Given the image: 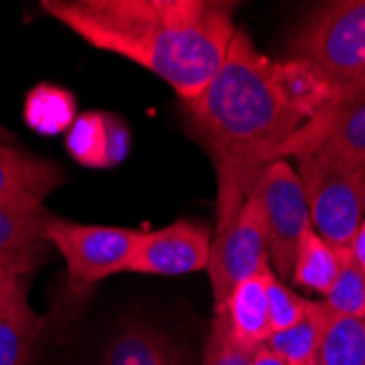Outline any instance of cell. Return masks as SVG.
Listing matches in <instances>:
<instances>
[{"label": "cell", "instance_id": "7a4b0ae2", "mask_svg": "<svg viewBox=\"0 0 365 365\" xmlns=\"http://www.w3.org/2000/svg\"><path fill=\"white\" fill-rule=\"evenodd\" d=\"M40 7L92 48L160 77L184 103L215 79L237 33L235 5L217 0H42Z\"/></svg>", "mask_w": 365, "mask_h": 365}, {"label": "cell", "instance_id": "cb8c5ba5", "mask_svg": "<svg viewBox=\"0 0 365 365\" xmlns=\"http://www.w3.org/2000/svg\"><path fill=\"white\" fill-rule=\"evenodd\" d=\"M250 365H287L272 348L267 346H260L254 350L252 359H250Z\"/></svg>", "mask_w": 365, "mask_h": 365}, {"label": "cell", "instance_id": "8992f818", "mask_svg": "<svg viewBox=\"0 0 365 365\" xmlns=\"http://www.w3.org/2000/svg\"><path fill=\"white\" fill-rule=\"evenodd\" d=\"M269 267L267 219L260 204L258 186L250 192L230 223L212 232L208 276L212 284L215 311L225 302L239 282Z\"/></svg>", "mask_w": 365, "mask_h": 365}, {"label": "cell", "instance_id": "277c9868", "mask_svg": "<svg viewBox=\"0 0 365 365\" xmlns=\"http://www.w3.org/2000/svg\"><path fill=\"white\" fill-rule=\"evenodd\" d=\"M311 225L330 245L348 247L363 221L361 167L326 153L297 155Z\"/></svg>", "mask_w": 365, "mask_h": 365}, {"label": "cell", "instance_id": "ba28073f", "mask_svg": "<svg viewBox=\"0 0 365 365\" xmlns=\"http://www.w3.org/2000/svg\"><path fill=\"white\" fill-rule=\"evenodd\" d=\"M326 153L354 167L365 164V86L339 92L280 151L289 155Z\"/></svg>", "mask_w": 365, "mask_h": 365}, {"label": "cell", "instance_id": "4316f807", "mask_svg": "<svg viewBox=\"0 0 365 365\" xmlns=\"http://www.w3.org/2000/svg\"><path fill=\"white\" fill-rule=\"evenodd\" d=\"M5 140H14V134L9 129H5L3 125H0V143H5Z\"/></svg>", "mask_w": 365, "mask_h": 365}, {"label": "cell", "instance_id": "44dd1931", "mask_svg": "<svg viewBox=\"0 0 365 365\" xmlns=\"http://www.w3.org/2000/svg\"><path fill=\"white\" fill-rule=\"evenodd\" d=\"M267 304H269L272 333L295 326L307 315L311 307L309 300H304V297H300L295 291H291L274 272L267 280Z\"/></svg>", "mask_w": 365, "mask_h": 365}, {"label": "cell", "instance_id": "6da1fadb", "mask_svg": "<svg viewBox=\"0 0 365 365\" xmlns=\"http://www.w3.org/2000/svg\"><path fill=\"white\" fill-rule=\"evenodd\" d=\"M339 90L300 59H272L237 29L215 79L184 103L217 171V227L235 219L264 167Z\"/></svg>", "mask_w": 365, "mask_h": 365}, {"label": "cell", "instance_id": "3957f363", "mask_svg": "<svg viewBox=\"0 0 365 365\" xmlns=\"http://www.w3.org/2000/svg\"><path fill=\"white\" fill-rule=\"evenodd\" d=\"M291 53L339 92L365 86V0L319 5L302 22Z\"/></svg>", "mask_w": 365, "mask_h": 365}, {"label": "cell", "instance_id": "52a82bcc", "mask_svg": "<svg viewBox=\"0 0 365 365\" xmlns=\"http://www.w3.org/2000/svg\"><path fill=\"white\" fill-rule=\"evenodd\" d=\"M258 195L264 219H267L269 258L276 269L274 274H280V278H291L297 241L311 225L302 182L287 160H276L264 167L258 180Z\"/></svg>", "mask_w": 365, "mask_h": 365}, {"label": "cell", "instance_id": "4fadbf2b", "mask_svg": "<svg viewBox=\"0 0 365 365\" xmlns=\"http://www.w3.org/2000/svg\"><path fill=\"white\" fill-rule=\"evenodd\" d=\"M272 267L239 282L230 291L225 302L215 317L223 322L232 339H237L245 348H260L267 344L272 335L269 324V304H267V280L272 276Z\"/></svg>", "mask_w": 365, "mask_h": 365}, {"label": "cell", "instance_id": "ac0fdd59", "mask_svg": "<svg viewBox=\"0 0 365 365\" xmlns=\"http://www.w3.org/2000/svg\"><path fill=\"white\" fill-rule=\"evenodd\" d=\"M77 120V101L73 92L53 83H40L24 98V123L42 136L68 131Z\"/></svg>", "mask_w": 365, "mask_h": 365}, {"label": "cell", "instance_id": "d6986e66", "mask_svg": "<svg viewBox=\"0 0 365 365\" xmlns=\"http://www.w3.org/2000/svg\"><path fill=\"white\" fill-rule=\"evenodd\" d=\"M324 317L326 307L322 302H311L307 315L300 322L272 333L264 346L272 348L287 365H315Z\"/></svg>", "mask_w": 365, "mask_h": 365}, {"label": "cell", "instance_id": "5bb4252c", "mask_svg": "<svg viewBox=\"0 0 365 365\" xmlns=\"http://www.w3.org/2000/svg\"><path fill=\"white\" fill-rule=\"evenodd\" d=\"M48 217L44 206H0V254L11 258L26 274L38 267Z\"/></svg>", "mask_w": 365, "mask_h": 365}, {"label": "cell", "instance_id": "9c48e42d", "mask_svg": "<svg viewBox=\"0 0 365 365\" xmlns=\"http://www.w3.org/2000/svg\"><path fill=\"white\" fill-rule=\"evenodd\" d=\"M210 247L212 232L206 225L180 219L167 227L143 232L129 272L151 276H184L208 272Z\"/></svg>", "mask_w": 365, "mask_h": 365}, {"label": "cell", "instance_id": "2e32d148", "mask_svg": "<svg viewBox=\"0 0 365 365\" xmlns=\"http://www.w3.org/2000/svg\"><path fill=\"white\" fill-rule=\"evenodd\" d=\"M339 247L330 245L326 239H322L315 227L309 225L295 247V260L291 269V280L304 289L324 293L333 287L337 274H339Z\"/></svg>", "mask_w": 365, "mask_h": 365}, {"label": "cell", "instance_id": "7c38bea8", "mask_svg": "<svg viewBox=\"0 0 365 365\" xmlns=\"http://www.w3.org/2000/svg\"><path fill=\"white\" fill-rule=\"evenodd\" d=\"M66 151L81 167H116L127 158L129 131L125 123L112 114L86 112L77 116L66 134Z\"/></svg>", "mask_w": 365, "mask_h": 365}, {"label": "cell", "instance_id": "e0dca14e", "mask_svg": "<svg viewBox=\"0 0 365 365\" xmlns=\"http://www.w3.org/2000/svg\"><path fill=\"white\" fill-rule=\"evenodd\" d=\"M315 365H365V317L326 309Z\"/></svg>", "mask_w": 365, "mask_h": 365}, {"label": "cell", "instance_id": "d4e9b609", "mask_svg": "<svg viewBox=\"0 0 365 365\" xmlns=\"http://www.w3.org/2000/svg\"><path fill=\"white\" fill-rule=\"evenodd\" d=\"M11 274H24V276H26V272H24L22 267H18V264H16L11 258H7V256L0 254V291H3L5 280H7Z\"/></svg>", "mask_w": 365, "mask_h": 365}, {"label": "cell", "instance_id": "ffe728a7", "mask_svg": "<svg viewBox=\"0 0 365 365\" xmlns=\"http://www.w3.org/2000/svg\"><path fill=\"white\" fill-rule=\"evenodd\" d=\"M339 274L324 295V307L330 313L365 317V272L350 254V247H339Z\"/></svg>", "mask_w": 365, "mask_h": 365}, {"label": "cell", "instance_id": "9a60e30c", "mask_svg": "<svg viewBox=\"0 0 365 365\" xmlns=\"http://www.w3.org/2000/svg\"><path fill=\"white\" fill-rule=\"evenodd\" d=\"M101 365H182V354L155 326L131 322L110 341Z\"/></svg>", "mask_w": 365, "mask_h": 365}, {"label": "cell", "instance_id": "603a6c76", "mask_svg": "<svg viewBox=\"0 0 365 365\" xmlns=\"http://www.w3.org/2000/svg\"><path fill=\"white\" fill-rule=\"evenodd\" d=\"M348 247H350V254L354 256V260L359 262V267L365 272V219L361 221L356 235H354V239L350 241Z\"/></svg>", "mask_w": 365, "mask_h": 365}, {"label": "cell", "instance_id": "7402d4cb", "mask_svg": "<svg viewBox=\"0 0 365 365\" xmlns=\"http://www.w3.org/2000/svg\"><path fill=\"white\" fill-rule=\"evenodd\" d=\"M252 354V348H245L237 339H232L223 322L219 317H212L202 365H250Z\"/></svg>", "mask_w": 365, "mask_h": 365}, {"label": "cell", "instance_id": "30bf717a", "mask_svg": "<svg viewBox=\"0 0 365 365\" xmlns=\"http://www.w3.org/2000/svg\"><path fill=\"white\" fill-rule=\"evenodd\" d=\"M46 324L29 302L26 276L11 274L0 291V365H29Z\"/></svg>", "mask_w": 365, "mask_h": 365}, {"label": "cell", "instance_id": "8fae6325", "mask_svg": "<svg viewBox=\"0 0 365 365\" xmlns=\"http://www.w3.org/2000/svg\"><path fill=\"white\" fill-rule=\"evenodd\" d=\"M66 184L59 164L0 143V206H44V199Z\"/></svg>", "mask_w": 365, "mask_h": 365}, {"label": "cell", "instance_id": "5b68a950", "mask_svg": "<svg viewBox=\"0 0 365 365\" xmlns=\"http://www.w3.org/2000/svg\"><path fill=\"white\" fill-rule=\"evenodd\" d=\"M44 239L66 262L75 289H90L114 274L129 272L143 232L116 225L77 223L48 217Z\"/></svg>", "mask_w": 365, "mask_h": 365}, {"label": "cell", "instance_id": "484cf974", "mask_svg": "<svg viewBox=\"0 0 365 365\" xmlns=\"http://www.w3.org/2000/svg\"><path fill=\"white\" fill-rule=\"evenodd\" d=\"M361 208H363V219H365V164L361 167Z\"/></svg>", "mask_w": 365, "mask_h": 365}]
</instances>
